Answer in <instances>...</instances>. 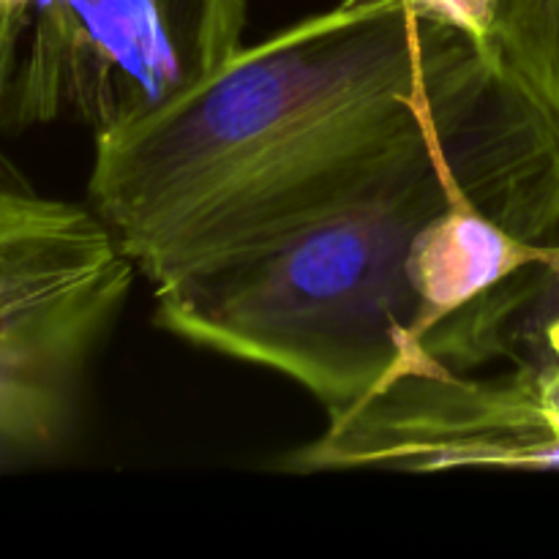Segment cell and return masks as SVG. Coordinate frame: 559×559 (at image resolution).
Here are the masks:
<instances>
[{
  "mask_svg": "<svg viewBox=\"0 0 559 559\" xmlns=\"http://www.w3.org/2000/svg\"><path fill=\"white\" fill-rule=\"evenodd\" d=\"M415 11L473 38L486 52L497 0H407Z\"/></svg>",
  "mask_w": 559,
  "mask_h": 559,
  "instance_id": "52a82bcc",
  "label": "cell"
},
{
  "mask_svg": "<svg viewBox=\"0 0 559 559\" xmlns=\"http://www.w3.org/2000/svg\"><path fill=\"white\" fill-rule=\"evenodd\" d=\"M559 267V140L508 76L374 189L153 287L169 333L338 413L535 267Z\"/></svg>",
  "mask_w": 559,
  "mask_h": 559,
  "instance_id": "7a4b0ae2",
  "label": "cell"
},
{
  "mask_svg": "<svg viewBox=\"0 0 559 559\" xmlns=\"http://www.w3.org/2000/svg\"><path fill=\"white\" fill-rule=\"evenodd\" d=\"M502 76L407 0H344L98 131L87 202L158 287L380 186Z\"/></svg>",
  "mask_w": 559,
  "mask_h": 559,
  "instance_id": "6da1fadb",
  "label": "cell"
},
{
  "mask_svg": "<svg viewBox=\"0 0 559 559\" xmlns=\"http://www.w3.org/2000/svg\"><path fill=\"white\" fill-rule=\"evenodd\" d=\"M167 5L207 69H216L243 44L246 0H167Z\"/></svg>",
  "mask_w": 559,
  "mask_h": 559,
  "instance_id": "8992f818",
  "label": "cell"
},
{
  "mask_svg": "<svg viewBox=\"0 0 559 559\" xmlns=\"http://www.w3.org/2000/svg\"><path fill=\"white\" fill-rule=\"evenodd\" d=\"M478 366L420 364L328 415L289 473L559 469V347L508 349Z\"/></svg>",
  "mask_w": 559,
  "mask_h": 559,
  "instance_id": "277c9868",
  "label": "cell"
},
{
  "mask_svg": "<svg viewBox=\"0 0 559 559\" xmlns=\"http://www.w3.org/2000/svg\"><path fill=\"white\" fill-rule=\"evenodd\" d=\"M486 55L559 140V0H497Z\"/></svg>",
  "mask_w": 559,
  "mask_h": 559,
  "instance_id": "5b68a950",
  "label": "cell"
},
{
  "mask_svg": "<svg viewBox=\"0 0 559 559\" xmlns=\"http://www.w3.org/2000/svg\"><path fill=\"white\" fill-rule=\"evenodd\" d=\"M31 5L33 0H0V109L9 102L11 76L16 69Z\"/></svg>",
  "mask_w": 559,
  "mask_h": 559,
  "instance_id": "ba28073f",
  "label": "cell"
},
{
  "mask_svg": "<svg viewBox=\"0 0 559 559\" xmlns=\"http://www.w3.org/2000/svg\"><path fill=\"white\" fill-rule=\"evenodd\" d=\"M140 276L96 211L0 186V453L52 451Z\"/></svg>",
  "mask_w": 559,
  "mask_h": 559,
  "instance_id": "3957f363",
  "label": "cell"
}]
</instances>
